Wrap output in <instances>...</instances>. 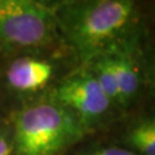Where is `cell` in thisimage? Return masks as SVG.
<instances>
[{
  "mask_svg": "<svg viewBox=\"0 0 155 155\" xmlns=\"http://www.w3.org/2000/svg\"><path fill=\"white\" fill-rule=\"evenodd\" d=\"M54 15L78 64L148 33L141 0H72Z\"/></svg>",
  "mask_w": 155,
  "mask_h": 155,
  "instance_id": "cell-1",
  "label": "cell"
},
{
  "mask_svg": "<svg viewBox=\"0 0 155 155\" xmlns=\"http://www.w3.org/2000/svg\"><path fill=\"white\" fill-rule=\"evenodd\" d=\"M8 125L18 155H62L89 133L47 94L22 102Z\"/></svg>",
  "mask_w": 155,
  "mask_h": 155,
  "instance_id": "cell-2",
  "label": "cell"
},
{
  "mask_svg": "<svg viewBox=\"0 0 155 155\" xmlns=\"http://www.w3.org/2000/svg\"><path fill=\"white\" fill-rule=\"evenodd\" d=\"M6 56L5 62L0 61V84L21 104L46 95L63 76L71 71H63L67 60L76 61L66 46L25 51Z\"/></svg>",
  "mask_w": 155,
  "mask_h": 155,
  "instance_id": "cell-3",
  "label": "cell"
},
{
  "mask_svg": "<svg viewBox=\"0 0 155 155\" xmlns=\"http://www.w3.org/2000/svg\"><path fill=\"white\" fill-rule=\"evenodd\" d=\"M64 46L54 12L32 0H0V53Z\"/></svg>",
  "mask_w": 155,
  "mask_h": 155,
  "instance_id": "cell-4",
  "label": "cell"
},
{
  "mask_svg": "<svg viewBox=\"0 0 155 155\" xmlns=\"http://www.w3.org/2000/svg\"><path fill=\"white\" fill-rule=\"evenodd\" d=\"M47 95L70 111L89 133L105 125L115 113H118L94 76L83 64L63 76Z\"/></svg>",
  "mask_w": 155,
  "mask_h": 155,
  "instance_id": "cell-5",
  "label": "cell"
},
{
  "mask_svg": "<svg viewBox=\"0 0 155 155\" xmlns=\"http://www.w3.org/2000/svg\"><path fill=\"white\" fill-rule=\"evenodd\" d=\"M147 38L148 33L105 52L110 59L115 75L121 113L136 105L150 84Z\"/></svg>",
  "mask_w": 155,
  "mask_h": 155,
  "instance_id": "cell-6",
  "label": "cell"
},
{
  "mask_svg": "<svg viewBox=\"0 0 155 155\" xmlns=\"http://www.w3.org/2000/svg\"><path fill=\"white\" fill-rule=\"evenodd\" d=\"M125 147L138 155H155V120L144 117L133 123L124 136Z\"/></svg>",
  "mask_w": 155,
  "mask_h": 155,
  "instance_id": "cell-7",
  "label": "cell"
},
{
  "mask_svg": "<svg viewBox=\"0 0 155 155\" xmlns=\"http://www.w3.org/2000/svg\"><path fill=\"white\" fill-rule=\"evenodd\" d=\"M76 155H138L127 147L120 146H93L79 150Z\"/></svg>",
  "mask_w": 155,
  "mask_h": 155,
  "instance_id": "cell-8",
  "label": "cell"
},
{
  "mask_svg": "<svg viewBox=\"0 0 155 155\" xmlns=\"http://www.w3.org/2000/svg\"><path fill=\"white\" fill-rule=\"evenodd\" d=\"M0 155H18L15 148L8 124H1L0 127Z\"/></svg>",
  "mask_w": 155,
  "mask_h": 155,
  "instance_id": "cell-9",
  "label": "cell"
},
{
  "mask_svg": "<svg viewBox=\"0 0 155 155\" xmlns=\"http://www.w3.org/2000/svg\"><path fill=\"white\" fill-rule=\"evenodd\" d=\"M32 1H35L36 4H38L39 6L44 7L48 11L55 12L58 8H60L72 0H32Z\"/></svg>",
  "mask_w": 155,
  "mask_h": 155,
  "instance_id": "cell-10",
  "label": "cell"
},
{
  "mask_svg": "<svg viewBox=\"0 0 155 155\" xmlns=\"http://www.w3.org/2000/svg\"><path fill=\"white\" fill-rule=\"evenodd\" d=\"M1 124H2V122H1V121H0V127H1Z\"/></svg>",
  "mask_w": 155,
  "mask_h": 155,
  "instance_id": "cell-11",
  "label": "cell"
},
{
  "mask_svg": "<svg viewBox=\"0 0 155 155\" xmlns=\"http://www.w3.org/2000/svg\"><path fill=\"white\" fill-rule=\"evenodd\" d=\"M0 56H2V54H1V53H0Z\"/></svg>",
  "mask_w": 155,
  "mask_h": 155,
  "instance_id": "cell-12",
  "label": "cell"
}]
</instances>
